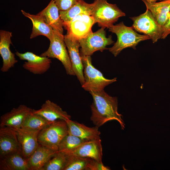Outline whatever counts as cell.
Instances as JSON below:
<instances>
[{"instance_id":"obj_1","label":"cell","mask_w":170,"mask_h":170,"mask_svg":"<svg viewBox=\"0 0 170 170\" xmlns=\"http://www.w3.org/2000/svg\"><path fill=\"white\" fill-rule=\"evenodd\" d=\"M93 99L90 105L91 115L90 120L95 126H101L106 122L115 120L124 129L125 124L122 115L118 111V100L116 97H112L103 90L89 92Z\"/></svg>"},{"instance_id":"obj_2","label":"cell","mask_w":170,"mask_h":170,"mask_svg":"<svg viewBox=\"0 0 170 170\" xmlns=\"http://www.w3.org/2000/svg\"><path fill=\"white\" fill-rule=\"evenodd\" d=\"M109 31L115 33L117 37L116 42L111 48L110 52L116 57L124 49L136 47L141 41L151 39L148 36L137 33L132 26H126L123 22L116 25H112L108 28Z\"/></svg>"},{"instance_id":"obj_3","label":"cell","mask_w":170,"mask_h":170,"mask_svg":"<svg viewBox=\"0 0 170 170\" xmlns=\"http://www.w3.org/2000/svg\"><path fill=\"white\" fill-rule=\"evenodd\" d=\"M68 134L66 121L58 119L40 131L38 141L39 144L57 152L61 141Z\"/></svg>"},{"instance_id":"obj_4","label":"cell","mask_w":170,"mask_h":170,"mask_svg":"<svg viewBox=\"0 0 170 170\" xmlns=\"http://www.w3.org/2000/svg\"><path fill=\"white\" fill-rule=\"evenodd\" d=\"M93 4L91 16L95 23L101 27L108 28L119 18L126 15L116 4L110 3L106 0H95Z\"/></svg>"},{"instance_id":"obj_5","label":"cell","mask_w":170,"mask_h":170,"mask_svg":"<svg viewBox=\"0 0 170 170\" xmlns=\"http://www.w3.org/2000/svg\"><path fill=\"white\" fill-rule=\"evenodd\" d=\"M81 56L84 79V83L82 86L84 90L89 92L102 90L107 86L116 81V77L110 79L104 77L102 73L93 65L91 56Z\"/></svg>"},{"instance_id":"obj_6","label":"cell","mask_w":170,"mask_h":170,"mask_svg":"<svg viewBox=\"0 0 170 170\" xmlns=\"http://www.w3.org/2000/svg\"><path fill=\"white\" fill-rule=\"evenodd\" d=\"M49 41L50 43L48 48L40 55L49 58L57 59L61 62L67 74L75 76L66 48L64 36L59 31L54 30L53 37Z\"/></svg>"},{"instance_id":"obj_7","label":"cell","mask_w":170,"mask_h":170,"mask_svg":"<svg viewBox=\"0 0 170 170\" xmlns=\"http://www.w3.org/2000/svg\"><path fill=\"white\" fill-rule=\"evenodd\" d=\"M105 28H101L95 32H90L84 37L79 40L81 55H91L95 52L108 49L106 46L113 43L114 42L110 36L106 37Z\"/></svg>"},{"instance_id":"obj_8","label":"cell","mask_w":170,"mask_h":170,"mask_svg":"<svg viewBox=\"0 0 170 170\" xmlns=\"http://www.w3.org/2000/svg\"><path fill=\"white\" fill-rule=\"evenodd\" d=\"M130 18L133 22L132 26L133 29L137 32L149 37L153 43L162 38L163 27L158 24L148 9L139 15L131 17Z\"/></svg>"},{"instance_id":"obj_9","label":"cell","mask_w":170,"mask_h":170,"mask_svg":"<svg viewBox=\"0 0 170 170\" xmlns=\"http://www.w3.org/2000/svg\"><path fill=\"white\" fill-rule=\"evenodd\" d=\"M15 54L20 60L27 61L23 65V67L33 74H43L50 67L51 60L48 57L38 56L30 52L21 53L17 51Z\"/></svg>"},{"instance_id":"obj_10","label":"cell","mask_w":170,"mask_h":170,"mask_svg":"<svg viewBox=\"0 0 170 170\" xmlns=\"http://www.w3.org/2000/svg\"><path fill=\"white\" fill-rule=\"evenodd\" d=\"M95 24L93 17L87 14H80L74 17L70 22L63 25L67 30V34L79 40L92 31V27Z\"/></svg>"},{"instance_id":"obj_11","label":"cell","mask_w":170,"mask_h":170,"mask_svg":"<svg viewBox=\"0 0 170 170\" xmlns=\"http://www.w3.org/2000/svg\"><path fill=\"white\" fill-rule=\"evenodd\" d=\"M64 40L70 59L72 68L82 85L84 83L83 65L79 51L80 47L78 39L66 34Z\"/></svg>"},{"instance_id":"obj_12","label":"cell","mask_w":170,"mask_h":170,"mask_svg":"<svg viewBox=\"0 0 170 170\" xmlns=\"http://www.w3.org/2000/svg\"><path fill=\"white\" fill-rule=\"evenodd\" d=\"M21 151L22 147L16 130L8 127H0V157Z\"/></svg>"},{"instance_id":"obj_13","label":"cell","mask_w":170,"mask_h":170,"mask_svg":"<svg viewBox=\"0 0 170 170\" xmlns=\"http://www.w3.org/2000/svg\"><path fill=\"white\" fill-rule=\"evenodd\" d=\"M32 109L24 105L13 108L9 112L0 117V127H8L15 129L21 128L27 116L32 112Z\"/></svg>"},{"instance_id":"obj_14","label":"cell","mask_w":170,"mask_h":170,"mask_svg":"<svg viewBox=\"0 0 170 170\" xmlns=\"http://www.w3.org/2000/svg\"><path fill=\"white\" fill-rule=\"evenodd\" d=\"M23 154L27 159L39 146L37 137L40 131L20 128L15 129Z\"/></svg>"},{"instance_id":"obj_15","label":"cell","mask_w":170,"mask_h":170,"mask_svg":"<svg viewBox=\"0 0 170 170\" xmlns=\"http://www.w3.org/2000/svg\"><path fill=\"white\" fill-rule=\"evenodd\" d=\"M11 32L3 30L0 31V54L3 59V64L0 70L3 72L8 71L18 62L14 54L10 49L12 44Z\"/></svg>"},{"instance_id":"obj_16","label":"cell","mask_w":170,"mask_h":170,"mask_svg":"<svg viewBox=\"0 0 170 170\" xmlns=\"http://www.w3.org/2000/svg\"><path fill=\"white\" fill-rule=\"evenodd\" d=\"M66 154L90 158L102 162L103 153L101 140L99 139L86 141Z\"/></svg>"},{"instance_id":"obj_17","label":"cell","mask_w":170,"mask_h":170,"mask_svg":"<svg viewBox=\"0 0 170 170\" xmlns=\"http://www.w3.org/2000/svg\"><path fill=\"white\" fill-rule=\"evenodd\" d=\"M32 113L39 115L50 122L58 119L65 121L71 119V116L64 111L56 104L49 100H47L37 110L32 109Z\"/></svg>"},{"instance_id":"obj_18","label":"cell","mask_w":170,"mask_h":170,"mask_svg":"<svg viewBox=\"0 0 170 170\" xmlns=\"http://www.w3.org/2000/svg\"><path fill=\"white\" fill-rule=\"evenodd\" d=\"M68 127V134L89 141L100 139V132L99 127L87 126L82 123L69 119L66 121Z\"/></svg>"},{"instance_id":"obj_19","label":"cell","mask_w":170,"mask_h":170,"mask_svg":"<svg viewBox=\"0 0 170 170\" xmlns=\"http://www.w3.org/2000/svg\"><path fill=\"white\" fill-rule=\"evenodd\" d=\"M37 14L42 17L54 30L63 34V22L54 0H51L47 6Z\"/></svg>"},{"instance_id":"obj_20","label":"cell","mask_w":170,"mask_h":170,"mask_svg":"<svg viewBox=\"0 0 170 170\" xmlns=\"http://www.w3.org/2000/svg\"><path fill=\"white\" fill-rule=\"evenodd\" d=\"M0 170H30L27 160L22 151L0 157Z\"/></svg>"},{"instance_id":"obj_21","label":"cell","mask_w":170,"mask_h":170,"mask_svg":"<svg viewBox=\"0 0 170 170\" xmlns=\"http://www.w3.org/2000/svg\"><path fill=\"white\" fill-rule=\"evenodd\" d=\"M142 0L145 5L147 9L150 12L158 24L163 27L170 16V0H164L159 2Z\"/></svg>"},{"instance_id":"obj_22","label":"cell","mask_w":170,"mask_h":170,"mask_svg":"<svg viewBox=\"0 0 170 170\" xmlns=\"http://www.w3.org/2000/svg\"><path fill=\"white\" fill-rule=\"evenodd\" d=\"M21 12L25 17L31 21L33 27L30 38L32 39L38 36L42 35L47 37L49 40L52 38L54 30L45 21L43 18L37 14H31L23 10Z\"/></svg>"},{"instance_id":"obj_23","label":"cell","mask_w":170,"mask_h":170,"mask_svg":"<svg viewBox=\"0 0 170 170\" xmlns=\"http://www.w3.org/2000/svg\"><path fill=\"white\" fill-rule=\"evenodd\" d=\"M56 152L39 144L27 159L30 170H41Z\"/></svg>"},{"instance_id":"obj_24","label":"cell","mask_w":170,"mask_h":170,"mask_svg":"<svg viewBox=\"0 0 170 170\" xmlns=\"http://www.w3.org/2000/svg\"><path fill=\"white\" fill-rule=\"evenodd\" d=\"M93 5V3H88L83 0H80L68 10L60 11L63 25L69 23L79 14H87L91 15Z\"/></svg>"},{"instance_id":"obj_25","label":"cell","mask_w":170,"mask_h":170,"mask_svg":"<svg viewBox=\"0 0 170 170\" xmlns=\"http://www.w3.org/2000/svg\"><path fill=\"white\" fill-rule=\"evenodd\" d=\"M52 122L31 112L26 117L21 128L40 131Z\"/></svg>"},{"instance_id":"obj_26","label":"cell","mask_w":170,"mask_h":170,"mask_svg":"<svg viewBox=\"0 0 170 170\" xmlns=\"http://www.w3.org/2000/svg\"><path fill=\"white\" fill-rule=\"evenodd\" d=\"M68 155L57 151L42 167L41 170H63L67 161Z\"/></svg>"},{"instance_id":"obj_27","label":"cell","mask_w":170,"mask_h":170,"mask_svg":"<svg viewBox=\"0 0 170 170\" xmlns=\"http://www.w3.org/2000/svg\"><path fill=\"white\" fill-rule=\"evenodd\" d=\"M86 141H87L68 134L61 141L58 151L68 153Z\"/></svg>"},{"instance_id":"obj_28","label":"cell","mask_w":170,"mask_h":170,"mask_svg":"<svg viewBox=\"0 0 170 170\" xmlns=\"http://www.w3.org/2000/svg\"><path fill=\"white\" fill-rule=\"evenodd\" d=\"M68 155L67 163L63 170H87L90 158Z\"/></svg>"},{"instance_id":"obj_29","label":"cell","mask_w":170,"mask_h":170,"mask_svg":"<svg viewBox=\"0 0 170 170\" xmlns=\"http://www.w3.org/2000/svg\"><path fill=\"white\" fill-rule=\"evenodd\" d=\"M80 0H54L60 11H65L72 7Z\"/></svg>"},{"instance_id":"obj_30","label":"cell","mask_w":170,"mask_h":170,"mask_svg":"<svg viewBox=\"0 0 170 170\" xmlns=\"http://www.w3.org/2000/svg\"><path fill=\"white\" fill-rule=\"evenodd\" d=\"M109 167L104 165L102 162H99L95 159L90 158L87 170H109Z\"/></svg>"},{"instance_id":"obj_31","label":"cell","mask_w":170,"mask_h":170,"mask_svg":"<svg viewBox=\"0 0 170 170\" xmlns=\"http://www.w3.org/2000/svg\"><path fill=\"white\" fill-rule=\"evenodd\" d=\"M170 34V16L166 24L163 27V33L161 39H165Z\"/></svg>"},{"instance_id":"obj_32","label":"cell","mask_w":170,"mask_h":170,"mask_svg":"<svg viewBox=\"0 0 170 170\" xmlns=\"http://www.w3.org/2000/svg\"><path fill=\"white\" fill-rule=\"evenodd\" d=\"M149 2H155L157 0H146Z\"/></svg>"}]
</instances>
